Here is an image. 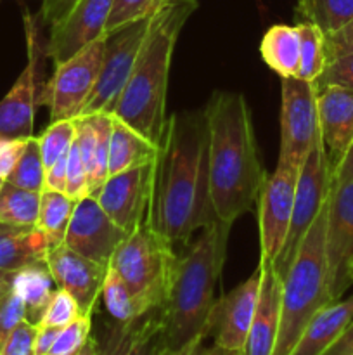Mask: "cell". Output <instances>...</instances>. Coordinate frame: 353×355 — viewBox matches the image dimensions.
Here are the masks:
<instances>
[{
    "mask_svg": "<svg viewBox=\"0 0 353 355\" xmlns=\"http://www.w3.org/2000/svg\"><path fill=\"white\" fill-rule=\"evenodd\" d=\"M149 224L173 246L185 248L194 234L217 220L208 175L204 113L172 114L158 146Z\"/></svg>",
    "mask_w": 353,
    "mask_h": 355,
    "instance_id": "cell-1",
    "label": "cell"
},
{
    "mask_svg": "<svg viewBox=\"0 0 353 355\" xmlns=\"http://www.w3.org/2000/svg\"><path fill=\"white\" fill-rule=\"evenodd\" d=\"M208 175L215 215L232 225L256 205L266 179L248 103L239 92H215L203 110Z\"/></svg>",
    "mask_w": 353,
    "mask_h": 355,
    "instance_id": "cell-2",
    "label": "cell"
},
{
    "mask_svg": "<svg viewBox=\"0 0 353 355\" xmlns=\"http://www.w3.org/2000/svg\"><path fill=\"white\" fill-rule=\"evenodd\" d=\"M197 0H163L149 16L144 44L113 114L159 146L166 127V92L173 51Z\"/></svg>",
    "mask_w": 353,
    "mask_h": 355,
    "instance_id": "cell-3",
    "label": "cell"
},
{
    "mask_svg": "<svg viewBox=\"0 0 353 355\" xmlns=\"http://www.w3.org/2000/svg\"><path fill=\"white\" fill-rule=\"evenodd\" d=\"M232 225L213 220L179 253L168 298L161 309L166 349H180L197 336H210Z\"/></svg>",
    "mask_w": 353,
    "mask_h": 355,
    "instance_id": "cell-4",
    "label": "cell"
},
{
    "mask_svg": "<svg viewBox=\"0 0 353 355\" xmlns=\"http://www.w3.org/2000/svg\"><path fill=\"white\" fill-rule=\"evenodd\" d=\"M325 222L327 203L307 232L293 263L282 277L279 335L272 355H291L311 319L325 305L334 302L329 290Z\"/></svg>",
    "mask_w": 353,
    "mask_h": 355,
    "instance_id": "cell-5",
    "label": "cell"
},
{
    "mask_svg": "<svg viewBox=\"0 0 353 355\" xmlns=\"http://www.w3.org/2000/svg\"><path fill=\"white\" fill-rule=\"evenodd\" d=\"M179 253L149 220L118 246L109 266L127 283L144 312L161 311L175 276Z\"/></svg>",
    "mask_w": 353,
    "mask_h": 355,
    "instance_id": "cell-6",
    "label": "cell"
},
{
    "mask_svg": "<svg viewBox=\"0 0 353 355\" xmlns=\"http://www.w3.org/2000/svg\"><path fill=\"white\" fill-rule=\"evenodd\" d=\"M329 193H331V163H329L327 151H325L320 135V139L311 146L298 173L289 231H287L282 252L273 262L280 279L286 276L305 236L317 220L324 205L327 203Z\"/></svg>",
    "mask_w": 353,
    "mask_h": 355,
    "instance_id": "cell-7",
    "label": "cell"
},
{
    "mask_svg": "<svg viewBox=\"0 0 353 355\" xmlns=\"http://www.w3.org/2000/svg\"><path fill=\"white\" fill-rule=\"evenodd\" d=\"M106 38L92 42L69 59L55 64L54 75L38 97L45 104L51 121L75 120L82 114L102 68Z\"/></svg>",
    "mask_w": 353,
    "mask_h": 355,
    "instance_id": "cell-8",
    "label": "cell"
},
{
    "mask_svg": "<svg viewBox=\"0 0 353 355\" xmlns=\"http://www.w3.org/2000/svg\"><path fill=\"white\" fill-rule=\"evenodd\" d=\"M280 97L279 159L301 168L311 146L320 139L317 83L300 78H282Z\"/></svg>",
    "mask_w": 353,
    "mask_h": 355,
    "instance_id": "cell-9",
    "label": "cell"
},
{
    "mask_svg": "<svg viewBox=\"0 0 353 355\" xmlns=\"http://www.w3.org/2000/svg\"><path fill=\"white\" fill-rule=\"evenodd\" d=\"M149 17L107 33L102 68L96 87L80 116L96 113L113 114L118 99L132 75L137 55L144 44Z\"/></svg>",
    "mask_w": 353,
    "mask_h": 355,
    "instance_id": "cell-10",
    "label": "cell"
},
{
    "mask_svg": "<svg viewBox=\"0 0 353 355\" xmlns=\"http://www.w3.org/2000/svg\"><path fill=\"white\" fill-rule=\"evenodd\" d=\"M300 168L291 163H277L272 175H266L258 196L260 257L275 262L289 231L294 193Z\"/></svg>",
    "mask_w": 353,
    "mask_h": 355,
    "instance_id": "cell-11",
    "label": "cell"
},
{
    "mask_svg": "<svg viewBox=\"0 0 353 355\" xmlns=\"http://www.w3.org/2000/svg\"><path fill=\"white\" fill-rule=\"evenodd\" d=\"M325 259L332 300L353 284V182L331 187L325 222Z\"/></svg>",
    "mask_w": 353,
    "mask_h": 355,
    "instance_id": "cell-12",
    "label": "cell"
},
{
    "mask_svg": "<svg viewBox=\"0 0 353 355\" xmlns=\"http://www.w3.org/2000/svg\"><path fill=\"white\" fill-rule=\"evenodd\" d=\"M154 166L156 159L147 165L107 177L106 182L93 194L100 208L127 234H132L149 218Z\"/></svg>",
    "mask_w": 353,
    "mask_h": 355,
    "instance_id": "cell-13",
    "label": "cell"
},
{
    "mask_svg": "<svg viewBox=\"0 0 353 355\" xmlns=\"http://www.w3.org/2000/svg\"><path fill=\"white\" fill-rule=\"evenodd\" d=\"M28 61L21 75L0 101V135L10 139H28L33 135L35 106L38 104L37 78L42 47L38 40V26L30 12H24Z\"/></svg>",
    "mask_w": 353,
    "mask_h": 355,
    "instance_id": "cell-14",
    "label": "cell"
},
{
    "mask_svg": "<svg viewBox=\"0 0 353 355\" xmlns=\"http://www.w3.org/2000/svg\"><path fill=\"white\" fill-rule=\"evenodd\" d=\"M127 236V232L100 208L96 198L85 196L76 201L64 245L85 259L100 266H109L114 252Z\"/></svg>",
    "mask_w": 353,
    "mask_h": 355,
    "instance_id": "cell-15",
    "label": "cell"
},
{
    "mask_svg": "<svg viewBox=\"0 0 353 355\" xmlns=\"http://www.w3.org/2000/svg\"><path fill=\"white\" fill-rule=\"evenodd\" d=\"M111 7L113 0H78L64 19L51 26L44 54L54 66L61 64L89 44L104 38Z\"/></svg>",
    "mask_w": 353,
    "mask_h": 355,
    "instance_id": "cell-16",
    "label": "cell"
},
{
    "mask_svg": "<svg viewBox=\"0 0 353 355\" xmlns=\"http://www.w3.org/2000/svg\"><path fill=\"white\" fill-rule=\"evenodd\" d=\"M260 279L262 272L260 267H256L244 283L228 291L215 305L210 335L215 338L213 345L224 352L239 355L244 349L258 304Z\"/></svg>",
    "mask_w": 353,
    "mask_h": 355,
    "instance_id": "cell-17",
    "label": "cell"
},
{
    "mask_svg": "<svg viewBox=\"0 0 353 355\" xmlns=\"http://www.w3.org/2000/svg\"><path fill=\"white\" fill-rule=\"evenodd\" d=\"M47 267L55 286L73 295L82 314H93L109 266L85 259L62 243L48 250Z\"/></svg>",
    "mask_w": 353,
    "mask_h": 355,
    "instance_id": "cell-18",
    "label": "cell"
},
{
    "mask_svg": "<svg viewBox=\"0 0 353 355\" xmlns=\"http://www.w3.org/2000/svg\"><path fill=\"white\" fill-rule=\"evenodd\" d=\"M258 267L262 272L258 304L244 349L239 355H272L279 335L282 279L277 274L272 260L260 257Z\"/></svg>",
    "mask_w": 353,
    "mask_h": 355,
    "instance_id": "cell-19",
    "label": "cell"
},
{
    "mask_svg": "<svg viewBox=\"0 0 353 355\" xmlns=\"http://www.w3.org/2000/svg\"><path fill=\"white\" fill-rule=\"evenodd\" d=\"M165 350L161 311H151L130 322L113 321L99 342V355H161Z\"/></svg>",
    "mask_w": 353,
    "mask_h": 355,
    "instance_id": "cell-20",
    "label": "cell"
},
{
    "mask_svg": "<svg viewBox=\"0 0 353 355\" xmlns=\"http://www.w3.org/2000/svg\"><path fill=\"white\" fill-rule=\"evenodd\" d=\"M318 127L331 168L353 141V89L327 85L318 90Z\"/></svg>",
    "mask_w": 353,
    "mask_h": 355,
    "instance_id": "cell-21",
    "label": "cell"
},
{
    "mask_svg": "<svg viewBox=\"0 0 353 355\" xmlns=\"http://www.w3.org/2000/svg\"><path fill=\"white\" fill-rule=\"evenodd\" d=\"M48 243L37 225L0 222V272L14 274L35 263H47Z\"/></svg>",
    "mask_w": 353,
    "mask_h": 355,
    "instance_id": "cell-22",
    "label": "cell"
},
{
    "mask_svg": "<svg viewBox=\"0 0 353 355\" xmlns=\"http://www.w3.org/2000/svg\"><path fill=\"white\" fill-rule=\"evenodd\" d=\"M353 321V293L325 305L310 321L291 355H322Z\"/></svg>",
    "mask_w": 353,
    "mask_h": 355,
    "instance_id": "cell-23",
    "label": "cell"
},
{
    "mask_svg": "<svg viewBox=\"0 0 353 355\" xmlns=\"http://www.w3.org/2000/svg\"><path fill=\"white\" fill-rule=\"evenodd\" d=\"M158 156V146L113 114L109 142V177L135 166L147 165Z\"/></svg>",
    "mask_w": 353,
    "mask_h": 355,
    "instance_id": "cell-24",
    "label": "cell"
},
{
    "mask_svg": "<svg viewBox=\"0 0 353 355\" xmlns=\"http://www.w3.org/2000/svg\"><path fill=\"white\" fill-rule=\"evenodd\" d=\"M260 54L265 64L280 78H296L300 71V31L298 26L273 24L263 35Z\"/></svg>",
    "mask_w": 353,
    "mask_h": 355,
    "instance_id": "cell-25",
    "label": "cell"
},
{
    "mask_svg": "<svg viewBox=\"0 0 353 355\" xmlns=\"http://www.w3.org/2000/svg\"><path fill=\"white\" fill-rule=\"evenodd\" d=\"M54 279L47 263H35L12 274V291L24 302L26 321L40 324L48 302L54 295Z\"/></svg>",
    "mask_w": 353,
    "mask_h": 355,
    "instance_id": "cell-26",
    "label": "cell"
},
{
    "mask_svg": "<svg viewBox=\"0 0 353 355\" xmlns=\"http://www.w3.org/2000/svg\"><path fill=\"white\" fill-rule=\"evenodd\" d=\"M76 201L68 194L55 193V191H42L40 210H38L37 227L45 234L48 243V250L57 248L64 243L69 222H71L73 210Z\"/></svg>",
    "mask_w": 353,
    "mask_h": 355,
    "instance_id": "cell-27",
    "label": "cell"
},
{
    "mask_svg": "<svg viewBox=\"0 0 353 355\" xmlns=\"http://www.w3.org/2000/svg\"><path fill=\"white\" fill-rule=\"evenodd\" d=\"M296 14L329 37L353 23V0H298Z\"/></svg>",
    "mask_w": 353,
    "mask_h": 355,
    "instance_id": "cell-28",
    "label": "cell"
},
{
    "mask_svg": "<svg viewBox=\"0 0 353 355\" xmlns=\"http://www.w3.org/2000/svg\"><path fill=\"white\" fill-rule=\"evenodd\" d=\"M100 298H102L107 314L116 322H130L134 319H138L141 315L147 314L141 307L137 298L128 290L127 283L121 279L120 274L111 266L107 267V274L102 284V291H100Z\"/></svg>",
    "mask_w": 353,
    "mask_h": 355,
    "instance_id": "cell-29",
    "label": "cell"
},
{
    "mask_svg": "<svg viewBox=\"0 0 353 355\" xmlns=\"http://www.w3.org/2000/svg\"><path fill=\"white\" fill-rule=\"evenodd\" d=\"M42 193L21 189L6 180L0 189V222L14 225H37Z\"/></svg>",
    "mask_w": 353,
    "mask_h": 355,
    "instance_id": "cell-30",
    "label": "cell"
},
{
    "mask_svg": "<svg viewBox=\"0 0 353 355\" xmlns=\"http://www.w3.org/2000/svg\"><path fill=\"white\" fill-rule=\"evenodd\" d=\"M300 31V71L296 78L308 80V82H317L318 76L327 66V55H325V42L324 35L315 24L300 21L296 24Z\"/></svg>",
    "mask_w": 353,
    "mask_h": 355,
    "instance_id": "cell-31",
    "label": "cell"
},
{
    "mask_svg": "<svg viewBox=\"0 0 353 355\" xmlns=\"http://www.w3.org/2000/svg\"><path fill=\"white\" fill-rule=\"evenodd\" d=\"M7 182L33 193H42L45 189V165L42 159L38 137L31 135L28 139L23 155L19 156L10 175L7 177Z\"/></svg>",
    "mask_w": 353,
    "mask_h": 355,
    "instance_id": "cell-32",
    "label": "cell"
},
{
    "mask_svg": "<svg viewBox=\"0 0 353 355\" xmlns=\"http://www.w3.org/2000/svg\"><path fill=\"white\" fill-rule=\"evenodd\" d=\"M75 120L51 121V125L42 132V135H38V144H40L45 170L51 168L59 158L68 155L73 142H75Z\"/></svg>",
    "mask_w": 353,
    "mask_h": 355,
    "instance_id": "cell-33",
    "label": "cell"
},
{
    "mask_svg": "<svg viewBox=\"0 0 353 355\" xmlns=\"http://www.w3.org/2000/svg\"><path fill=\"white\" fill-rule=\"evenodd\" d=\"M161 2L163 0H113V7L106 23V35L135 21L145 19Z\"/></svg>",
    "mask_w": 353,
    "mask_h": 355,
    "instance_id": "cell-34",
    "label": "cell"
},
{
    "mask_svg": "<svg viewBox=\"0 0 353 355\" xmlns=\"http://www.w3.org/2000/svg\"><path fill=\"white\" fill-rule=\"evenodd\" d=\"M92 315L82 314L71 324L59 329V335L47 355H76L83 349L92 333Z\"/></svg>",
    "mask_w": 353,
    "mask_h": 355,
    "instance_id": "cell-35",
    "label": "cell"
},
{
    "mask_svg": "<svg viewBox=\"0 0 353 355\" xmlns=\"http://www.w3.org/2000/svg\"><path fill=\"white\" fill-rule=\"evenodd\" d=\"M82 315L78 302L73 298L71 293L64 290H55L48 302L45 314L38 326H51V328H64Z\"/></svg>",
    "mask_w": 353,
    "mask_h": 355,
    "instance_id": "cell-36",
    "label": "cell"
},
{
    "mask_svg": "<svg viewBox=\"0 0 353 355\" xmlns=\"http://www.w3.org/2000/svg\"><path fill=\"white\" fill-rule=\"evenodd\" d=\"M66 194L71 200L80 201L85 196H90L89 189V172H87L85 162L76 142H73L68 155V165H66Z\"/></svg>",
    "mask_w": 353,
    "mask_h": 355,
    "instance_id": "cell-37",
    "label": "cell"
},
{
    "mask_svg": "<svg viewBox=\"0 0 353 355\" xmlns=\"http://www.w3.org/2000/svg\"><path fill=\"white\" fill-rule=\"evenodd\" d=\"M23 321H26L24 302L10 290L0 298V347Z\"/></svg>",
    "mask_w": 353,
    "mask_h": 355,
    "instance_id": "cell-38",
    "label": "cell"
},
{
    "mask_svg": "<svg viewBox=\"0 0 353 355\" xmlns=\"http://www.w3.org/2000/svg\"><path fill=\"white\" fill-rule=\"evenodd\" d=\"M317 89H324L327 85H339L353 89V52L327 62L322 75L317 78Z\"/></svg>",
    "mask_w": 353,
    "mask_h": 355,
    "instance_id": "cell-39",
    "label": "cell"
},
{
    "mask_svg": "<svg viewBox=\"0 0 353 355\" xmlns=\"http://www.w3.org/2000/svg\"><path fill=\"white\" fill-rule=\"evenodd\" d=\"M35 336L37 326L23 321L0 347V355H35Z\"/></svg>",
    "mask_w": 353,
    "mask_h": 355,
    "instance_id": "cell-40",
    "label": "cell"
},
{
    "mask_svg": "<svg viewBox=\"0 0 353 355\" xmlns=\"http://www.w3.org/2000/svg\"><path fill=\"white\" fill-rule=\"evenodd\" d=\"M28 139H10L0 135V179L7 180L10 175L17 159L23 155Z\"/></svg>",
    "mask_w": 353,
    "mask_h": 355,
    "instance_id": "cell-41",
    "label": "cell"
},
{
    "mask_svg": "<svg viewBox=\"0 0 353 355\" xmlns=\"http://www.w3.org/2000/svg\"><path fill=\"white\" fill-rule=\"evenodd\" d=\"M325 42V55H327V62L332 59L339 58L353 52V23L343 28L338 33H332L329 37H324Z\"/></svg>",
    "mask_w": 353,
    "mask_h": 355,
    "instance_id": "cell-42",
    "label": "cell"
},
{
    "mask_svg": "<svg viewBox=\"0 0 353 355\" xmlns=\"http://www.w3.org/2000/svg\"><path fill=\"white\" fill-rule=\"evenodd\" d=\"M76 2L78 0H44L40 12L42 21L48 26H54L59 21L64 19L66 14L73 9Z\"/></svg>",
    "mask_w": 353,
    "mask_h": 355,
    "instance_id": "cell-43",
    "label": "cell"
},
{
    "mask_svg": "<svg viewBox=\"0 0 353 355\" xmlns=\"http://www.w3.org/2000/svg\"><path fill=\"white\" fill-rule=\"evenodd\" d=\"M348 182H353V141L345 155L331 168V187L345 186Z\"/></svg>",
    "mask_w": 353,
    "mask_h": 355,
    "instance_id": "cell-44",
    "label": "cell"
},
{
    "mask_svg": "<svg viewBox=\"0 0 353 355\" xmlns=\"http://www.w3.org/2000/svg\"><path fill=\"white\" fill-rule=\"evenodd\" d=\"M68 155L59 158L51 168L45 170V189L47 191H55V193L66 194V165H68Z\"/></svg>",
    "mask_w": 353,
    "mask_h": 355,
    "instance_id": "cell-45",
    "label": "cell"
},
{
    "mask_svg": "<svg viewBox=\"0 0 353 355\" xmlns=\"http://www.w3.org/2000/svg\"><path fill=\"white\" fill-rule=\"evenodd\" d=\"M208 336H197L192 342H189L187 345L180 347V349H166L161 355H225L227 352L220 350L218 347H208L204 345Z\"/></svg>",
    "mask_w": 353,
    "mask_h": 355,
    "instance_id": "cell-46",
    "label": "cell"
},
{
    "mask_svg": "<svg viewBox=\"0 0 353 355\" xmlns=\"http://www.w3.org/2000/svg\"><path fill=\"white\" fill-rule=\"evenodd\" d=\"M57 335H59V328L37 326V336H35V355H47L51 352Z\"/></svg>",
    "mask_w": 353,
    "mask_h": 355,
    "instance_id": "cell-47",
    "label": "cell"
},
{
    "mask_svg": "<svg viewBox=\"0 0 353 355\" xmlns=\"http://www.w3.org/2000/svg\"><path fill=\"white\" fill-rule=\"evenodd\" d=\"M322 355H353V321Z\"/></svg>",
    "mask_w": 353,
    "mask_h": 355,
    "instance_id": "cell-48",
    "label": "cell"
},
{
    "mask_svg": "<svg viewBox=\"0 0 353 355\" xmlns=\"http://www.w3.org/2000/svg\"><path fill=\"white\" fill-rule=\"evenodd\" d=\"M12 290V274L0 272V298Z\"/></svg>",
    "mask_w": 353,
    "mask_h": 355,
    "instance_id": "cell-49",
    "label": "cell"
},
{
    "mask_svg": "<svg viewBox=\"0 0 353 355\" xmlns=\"http://www.w3.org/2000/svg\"><path fill=\"white\" fill-rule=\"evenodd\" d=\"M76 355H99V342L93 336H90L89 342L83 345V349Z\"/></svg>",
    "mask_w": 353,
    "mask_h": 355,
    "instance_id": "cell-50",
    "label": "cell"
},
{
    "mask_svg": "<svg viewBox=\"0 0 353 355\" xmlns=\"http://www.w3.org/2000/svg\"><path fill=\"white\" fill-rule=\"evenodd\" d=\"M3 184H6V180L0 179V189H2V187H3Z\"/></svg>",
    "mask_w": 353,
    "mask_h": 355,
    "instance_id": "cell-51",
    "label": "cell"
},
{
    "mask_svg": "<svg viewBox=\"0 0 353 355\" xmlns=\"http://www.w3.org/2000/svg\"><path fill=\"white\" fill-rule=\"evenodd\" d=\"M352 281H353V267H352Z\"/></svg>",
    "mask_w": 353,
    "mask_h": 355,
    "instance_id": "cell-52",
    "label": "cell"
},
{
    "mask_svg": "<svg viewBox=\"0 0 353 355\" xmlns=\"http://www.w3.org/2000/svg\"><path fill=\"white\" fill-rule=\"evenodd\" d=\"M225 355H235V354H225Z\"/></svg>",
    "mask_w": 353,
    "mask_h": 355,
    "instance_id": "cell-53",
    "label": "cell"
}]
</instances>
